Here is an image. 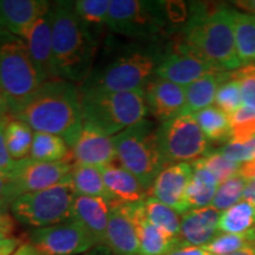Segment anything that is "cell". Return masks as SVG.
Wrapping results in <instances>:
<instances>
[{"label": "cell", "mask_w": 255, "mask_h": 255, "mask_svg": "<svg viewBox=\"0 0 255 255\" xmlns=\"http://www.w3.org/2000/svg\"><path fill=\"white\" fill-rule=\"evenodd\" d=\"M27 47L32 62L44 82L57 79L53 65L52 26L50 11L38 18L21 37Z\"/></svg>", "instance_id": "obj_18"}, {"label": "cell", "mask_w": 255, "mask_h": 255, "mask_svg": "<svg viewBox=\"0 0 255 255\" xmlns=\"http://www.w3.org/2000/svg\"><path fill=\"white\" fill-rule=\"evenodd\" d=\"M70 180H71V184L77 195L103 197V199L110 201L101 168L75 163Z\"/></svg>", "instance_id": "obj_26"}, {"label": "cell", "mask_w": 255, "mask_h": 255, "mask_svg": "<svg viewBox=\"0 0 255 255\" xmlns=\"http://www.w3.org/2000/svg\"><path fill=\"white\" fill-rule=\"evenodd\" d=\"M207 139L213 142H223L231 139V121L227 114L219 108L212 107L193 115Z\"/></svg>", "instance_id": "obj_32"}, {"label": "cell", "mask_w": 255, "mask_h": 255, "mask_svg": "<svg viewBox=\"0 0 255 255\" xmlns=\"http://www.w3.org/2000/svg\"><path fill=\"white\" fill-rule=\"evenodd\" d=\"M159 151L165 163L195 161L206 156L208 139L193 115H180L156 129Z\"/></svg>", "instance_id": "obj_10"}, {"label": "cell", "mask_w": 255, "mask_h": 255, "mask_svg": "<svg viewBox=\"0 0 255 255\" xmlns=\"http://www.w3.org/2000/svg\"><path fill=\"white\" fill-rule=\"evenodd\" d=\"M215 107L231 116L242 108V96L240 82L233 78L228 82H223L220 85L215 97Z\"/></svg>", "instance_id": "obj_37"}, {"label": "cell", "mask_w": 255, "mask_h": 255, "mask_svg": "<svg viewBox=\"0 0 255 255\" xmlns=\"http://www.w3.org/2000/svg\"><path fill=\"white\" fill-rule=\"evenodd\" d=\"M239 175H240L247 183L255 184V158L252 159V161L241 163Z\"/></svg>", "instance_id": "obj_44"}, {"label": "cell", "mask_w": 255, "mask_h": 255, "mask_svg": "<svg viewBox=\"0 0 255 255\" xmlns=\"http://www.w3.org/2000/svg\"><path fill=\"white\" fill-rule=\"evenodd\" d=\"M164 255H210L203 247L196 246H182L176 250L169 252Z\"/></svg>", "instance_id": "obj_46"}, {"label": "cell", "mask_w": 255, "mask_h": 255, "mask_svg": "<svg viewBox=\"0 0 255 255\" xmlns=\"http://www.w3.org/2000/svg\"><path fill=\"white\" fill-rule=\"evenodd\" d=\"M43 83L24 40L0 28V91L7 101L11 116Z\"/></svg>", "instance_id": "obj_6"}, {"label": "cell", "mask_w": 255, "mask_h": 255, "mask_svg": "<svg viewBox=\"0 0 255 255\" xmlns=\"http://www.w3.org/2000/svg\"><path fill=\"white\" fill-rule=\"evenodd\" d=\"M20 245V239L14 237L1 240L0 241V255H12Z\"/></svg>", "instance_id": "obj_45"}, {"label": "cell", "mask_w": 255, "mask_h": 255, "mask_svg": "<svg viewBox=\"0 0 255 255\" xmlns=\"http://www.w3.org/2000/svg\"><path fill=\"white\" fill-rule=\"evenodd\" d=\"M9 117L11 116L0 120V171L6 175H9L15 164V161L8 154L5 141V127Z\"/></svg>", "instance_id": "obj_41"}, {"label": "cell", "mask_w": 255, "mask_h": 255, "mask_svg": "<svg viewBox=\"0 0 255 255\" xmlns=\"http://www.w3.org/2000/svg\"><path fill=\"white\" fill-rule=\"evenodd\" d=\"M255 231V207L246 200L221 213L219 232L226 234H248Z\"/></svg>", "instance_id": "obj_27"}, {"label": "cell", "mask_w": 255, "mask_h": 255, "mask_svg": "<svg viewBox=\"0 0 255 255\" xmlns=\"http://www.w3.org/2000/svg\"><path fill=\"white\" fill-rule=\"evenodd\" d=\"M81 100L84 122L113 137L145 120L148 114L144 91L84 90Z\"/></svg>", "instance_id": "obj_5"}, {"label": "cell", "mask_w": 255, "mask_h": 255, "mask_svg": "<svg viewBox=\"0 0 255 255\" xmlns=\"http://www.w3.org/2000/svg\"><path fill=\"white\" fill-rule=\"evenodd\" d=\"M143 202L136 203L135 207V216L139 237L138 255H164L178 247H182L180 238L168 234L148 221Z\"/></svg>", "instance_id": "obj_23"}, {"label": "cell", "mask_w": 255, "mask_h": 255, "mask_svg": "<svg viewBox=\"0 0 255 255\" xmlns=\"http://www.w3.org/2000/svg\"><path fill=\"white\" fill-rule=\"evenodd\" d=\"M225 81L222 72H212L184 88L186 107L183 114L194 115L215 103L216 92Z\"/></svg>", "instance_id": "obj_25"}, {"label": "cell", "mask_w": 255, "mask_h": 255, "mask_svg": "<svg viewBox=\"0 0 255 255\" xmlns=\"http://www.w3.org/2000/svg\"><path fill=\"white\" fill-rule=\"evenodd\" d=\"M110 210L111 202L103 197L77 195L72 207V220L87 229L95 244H105Z\"/></svg>", "instance_id": "obj_21"}, {"label": "cell", "mask_w": 255, "mask_h": 255, "mask_svg": "<svg viewBox=\"0 0 255 255\" xmlns=\"http://www.w3.org/2000/svg\"><path fill=\"white\" fill-rule=\"evenodd\" d=\"M12 117L23 121L34 132L62 137L71 149L84 123L81 91L71 82L47 81Z\"/></svg>", "instance_id": "obj_1"}, {"label": "cell", "mask_w": 255, "mask_h": 255, "mask_svg": "<svg viewBox=\"0 0 255 255\" xmlns=\"http://www.w3.org/2000/svg\"><path fill=\"white\" fill-rule=\"evenodd\" d=\"M247 182L239 174L237 176L229 178L228 181L219 186L216 195L212 202V207L219 210L220 213L226 212L231 207L240 202L244 197Z\"/></svg>", "instance_id": "obj_34"}, {"label": "cell", "mask_w": 255, "mask_h": 255, "mask_svg": "<svg viewBox=\"0 0 255 255\" xmlns=\"http://www.w3.org/2000/svg\"><path fill=\"white\" fill-rule=\"evenodd\" d=\"M221 213L212 206L190 209L181 218L180 241L182 246L202 247L218 237Z\"/></svg>", "instance_id": "obj_20"}, {"label": "cell", "mask_w": 255, "mask_h": 255, "mask_svg": "<svg viewBox=\"0 0 255 255\" xmlns=\"http://www.w3.org/2000/svg\"><path fill=\"white\" fill-rule=\"evenodd\" d=\"M235 5L237 7L244 9L245 13L255 17V0H239V1H235Z\"/></svg>", "instance_id": "obj_48"}, {"label": "cell", "mask_w": 255, "mask_h": 255, "mask_svg": "<svg viewBox=\"0 0 255 255\" xmlns=\"http://www.w3.org/2000/svg\"><path fill=\"white\" fill-rule=\"evenodd\" d=\"M191 175L193 167L189 162L165 165L149 189L150 196L173 208L178 214H186L190 210L187 202V190Z\"/></svg>", "instance_id": "obj_14"}, {"label": "cell", "mask_w": 255, "mask_h": 255, "mask_svg": "<svg viewBox=\"0 0 255 255\" xmlns=\"http://www.w3.org/2000/svg\"><path fill=\"white\" fill-rule=\"evenodd\" d=\"M50 14L56 77L82 85L95 68L100 40L78 18L75 1L51 4Z\"/></svg>", "instance_id": "obj_2"}, {"label": "cell", "mask_w": 255, "mask_h": 255, "mask_svg": "<svg viewBox=\"0 0 255 255\" xmlns=\"http://www.w3.org/2000/svg\"><path fill=\"white\" fill-rule=\"evenodd\" d=\"M231 139L229 142L242 143L255 136V113L242 107L229 116Z\"/></svg>", "instance_id": "obj_36"}, {"label": "cell", "mask_w": 255, "mask_h": 255, "mask_svg": "<svg viewBox=\"0 0 255 255\" xmlns=\"http://www.w3.org/2000/svg\"><path fill=\"white\" fill-rule=\"evenodd\" d=\"M50 7L51 2L43 0H0V28L21 38Z\"/></svg>", "instance_id": "obj_19"}, {"label": "cell", "mask_w": 255, "mask_h": 255, "mask_svg": "<svg viewBox=\"0 0 255 255\" xmlns=\"http://www.w3.org/2000/svg\"><path fill=\"white\" fill-rule=\"evenodd\" d=\"M73 164L70 158L52 163L25 158L15 161L8 178L14 194L19 197L23 194L40 191L69 181Z\"/></svg>", "instance_id": "obj_11"}, {"label": "cell", "mask_w": 255, "mask_h": 255, "mask_svg": "<svg viewBox=\"0 0 255 255\" xmlns=\"http://www.w3.org/2000/svg\"><path fill=\"white\" fill-rule=\"evenodd\" d=\"M226 158L237 163H245L255 158V136L246 142H228L221 150H219Z\"/></svg>", "instance_id": "obj_40"}, {"label": "cell", "mask_w": 255, "mask_h": 255, "mask_svg": "<svg viewBox=\"0 0 255 255\" xmlns=\"http://www.w3.org/2000/svg\"><path fill=\"white\" fill-rule=\"evenodd\" d=\"M159 57L151 47H121L109 60L95 66L89 78L78 88L81 91H144L155 75Z\"/></svg>", "instance_id": "obj_4"}, {"label": "cell", "mask_w": 255, "mask_h": 255, "mask_svg": "<svg viewBox=\"0 0 255 255\" xmlns=\"http://www.w3.org/2000/svg\"><path fill=\"white\" fill-rule=\"evenodd\" d=\"M253 63H254V64H255V60H254V62H253Z\"/></svg>", "instance_id": "obj_54"}, {"label": "cell", "mask_w": 255, "mask_h": 255, "mask_svg": "<svg viewBox=\"0 0 255 255\" xmlns=\"http://www.w3.org/2000/svg\"><path fill=\"white\" fill-rule=\"evenodd\" d=\"M33 130L23 121L9 117L5 127V141L8 154L14 161L30 157Z\"/></svg>", "instance_id": "obj_29"}, {"label": "cell", "mask_w": 255, "mask_h": 255, "mask_svg": "<svg viewBox=\"0 0 255 255\" xmlns=\"http://www.w3.org/2000/svg\"><path fill=\"white\" fill-rule=\"evenodd\" d=\"M101 169L113 203H138L146 199L148 190L122 165L111 163Z\"/></svg>", "instance_id": "obj_22"}, {"label": "cell", "mask_w": 255, "mask_h": 255, "mask_svg": "<svg viewBox=\"0 0 255 255\" xmlns=\"http://www.w3.org/2000/svg\"><path fill=\"white\" fill-rule=\"evenodd\" d=\"M76 194L71 180L47 189L23 194L11 206L13 218L23 225L44 228L72 220Z\"/></svg>", "instance_id": "obj_8"}, {"label": "cell", "mask_w": 255, "mask_h": 255, "mask_svg": "<svg viewBox=\"0 0 255 255\" xmlns=\"http://www.w3.org/2000/svg\"><path fill=\"white\" fill-rule=\"evenodd\" d=\"M235 44L242 65L255 60V17L245 12L234 11Z\"/></svg>", "instance_id": "obj_31"}, {"label": "cell", "mask_w": 255, "mask_h": 255, "mask_svg": "<svg viewBox=\"0 0 255 255\" xmlns=\"http://www.w3.org/2000/svg\"><path fill=\"white\" fill-rule=\"evenodd\" d=\"M193 175L187 190L189 209H199L212 206L220 183L216 177L202 164L201 159L191 162Z\"/></svg>", "instance_id": "obj_24"}, {"label": "cell", "mask_w": 255, "mask_h": 255, "mask_svg": "<svg viewBox=\"0 0 255 255\" xmlns=\"http://www.w3.org/2000/svg\"><path fill=\"white\" fill-rule=\"evenodd\" d=\"M143 206L149 222L173 237H180L181 218L177 212L151 196L146 197Z\"/></svg>", "instance_id": "obj_33"}, {"label": "cell", "mask_w": 255, "mask_h": 255, "mask_svg": "<svg viewBox=\"0 0 255 255\" xmlns=\"http://www.w3.org/2000/svg\"><path fill=\"white\" fill-rule=\"evenodd\" d=\"M229 255H255V250L253 248V246H246L242 248V250Z\"/></svg>", "instance_id": "obj_51"}, {"label": "cell", "mask_w": 255, "mask_h": 255, "mask_svg": "<svg viewBox=\"0 0 255 255\" xmlns=\"http://www.w3.org/2000/svg\"><path fill=\"white\" fill-rule=\"evenodd\" d=\"M14 227L15 222L13 216L9 215L8 213H1L0 214V241L12 238Z\"/></svg>", "instance_id": "obj_43"}, {"label": "cell", "mask_w": 255, "mask_h": 255, "mask_svg": "<svg viewBox=\"0 0 255 255\" xmlns=\"http://www.w3.org/2000/svg\"><path fill=\"white\" fill-rule=\"evenodd\" d=\"M212 72H216V70L209 63L181 44L159 57L155 76L186 88Z\"/></svg>", "instance_id": "obj_13"}, {"label": "cell", "mask_w": 255, "mask_h": 255, "mask_svg": "<svg viewBox=\"0 0 255 255\" xmlns=\"http://www.w3.org/2000/svg\"><path fill=\"white\" fill-rule=\"evenodd\" d=\"M40 162H60L70 158V146L62 137L45 132H34L30 157Z\"/></svg>", "instance_id": "obj_30"}, {"label": "cell", "mask_w": 255, "mask_h": 255, "mask_svg": "<svg viewBox=\"0 0 255 255\" xmlns=\"http://www.w3.org/2000/svg\"><path fill=\"white\" fill-rule=\"evenodd\" d=\"M237 75L241 87L242 107L255 113V64H247Z\"/></svg>", "instance_id": "obj_39"}, {"label": "cell", "mask_w": 255, "mask_h": 255, "mask_svg": "<svg viewBox=\"0 0 255 255\" xmlns=\"http://www.w3.org/2000/svg\"><path fill=\"white\" fill-rule=\"evenodd\" d=\"M148 113L164 123L183 114L186 107L184 88L157 76H152L144 89Z\"/></svg>", "instance_id": "obj_17"}, {"label": "cell", "mask_w": 255, "mask_h": 255, "mask_svg": "<svg viewBox=\"0 0 255 255\" xmlns=\"http://www.w3.org/2000/svg\"><path fill=\"white\" fill-rule=\"evenodd\" d=\"M11 116V113H9V108L7 104V101L4 97V95L0 91V120L5 119V117Z\"/></svg>", "instance_id": "obj_50"}, {"label": "cell", "mask_w": 255, "mask_h": 255, "mask_svg": "<svg viewBox=\"0 0 255 255\" xmlns=\"http://www.w3.org/2000/svg\"><path fill=\"white\" fill-rule=\"evenodd\" d=\"M15 199L17 195L14 194L8 176L0 178V214L7 213V209L11 208Z\"/></svg>", "instance_id": "obj_42"}, {"label": "cell", "mask_w": 255, "mask_h": 255, "mask_svg": "<svg viewBox=\"0 0 255 255\" xmlns=\"http://www.w3.org/2000/svg\"><path fill=\"white\" fill-rule=\"evenodd\" d=\"M200 159L202 164L214 175L220 184L228 181L229 178L237 176L240 170V163L226 158L220 151L212 152Z\"/></svg>", "instance_id": "obj_38"}, {"label": "cell", "mask_w": 255, "mask_h": 255, "mask_svg": "<svg viewBox=\"0 0 255 255\" xmlns=\"http://www.w3.org/2000/svg\"><path fill=\"white\" fill-rule=\"evenodd\" d=\"M114 139L121 165L149 191L156 176L167 164L159 151L152 123L143 120L117 133Z\"/></svg>", "instance_id": "obj_7"}, {"label": "cell", "mask_w": 255, "mask_h": 255, "mask_svg": "<svg viewBox=\"0 0 255 255\" xmlns=\"http://www.w3.org/2000/svg\"><path fill=\"white\" fill-rule=\"evenodd\" d=\"M30 244L46 255H78L96 245L87 229L75 220L34 229Z\"/></svg>", "instance_id": "obj_12"}, {"label": "cell", "mask_w": 255, "mask_h": 255, "mask_svg": "<svg viewBox=\"0 0 255 255\" xmlns=\"http://www.w3.org/2000/svg\"><path fill=\"white\" fill-rule=\"evenodd\" d=\"M6 176H8V175L4 174V173H2V171H0V178H2V177H6Z\"/></svg>", "instance_id": "obj_52"}, {"label": "cell", "mask_w": 255, "mask_h": 255, "mask_svg": "<svg viewBox=\"0 0 255 255\" xmlns=\"http://www.w3.org/2000/svg\"><path fill=\"white\" fill-rule=\"evenodd\" d=\"M252 246H253V248L255 250V240H254V242H253V245H252Z\"/></svg>", "instance_id": "obj_53"}, {"label": "cell", "mask_w": 255, "mask_h": 255, "mask_svg": "<svg viewBox=\"0 0 255 255\" xmlns=\"http://www.w3.org/2000/svg\"><path fill=\"white\" fill-rule=\"evenodd\" d=\"M242 200L248 201V202H251L252 205L255 207V184L254 183H247V187L246 189H245Z\"/></svg>", "instance_id": "obj_49"}, {"label": "cell", "mask_w": 255, "mask_h": 255, "mask_svg": "<svg viewBox=\"0 0 255 255\" xmlns=\"http://www.w3.org/2000/svg\"><path fill=\"white\" fill-rule=\"evenodd\" d=\"M76 164L103 168L117 158L113 136L107 135L92 124L84 122L78 138L71 148Z\"/></svg>", "instance_id": "obj_16"}, {"label": "cell", "mask_w": 255, "mask_h": 255, "mask_svg": "<svg viewBox=\"0 0 255 255\" xmlns=\"http://www.w3.org/2000/svg\"><path fill=\"white\" fill-rule=\"evenodd\" d=\"M136 203H113L105 244L116 255H138L139 237L135 216Z\"/></svg>", "instance_id": "obj_15"}, {"label": "cell", "mask_w": 255, "mask_h": 255, "mask_svg": "<svg viewBox=\"0 0 255 255\" xmlns=\"http://www.w3.org/2000/svg\"><path fill=\"white\" fill-rule=\"evenodd\" d=\"M255 240V231L248 234H220L209 244L202 246L210 255H229L252 246Z\"/></svg>", "instance_id": "obj_35"}, {"label": "cell", "mask_w": 255, "mask_h": 255, "mask_svg": "<svg viewBox=\"0 0 255 255\" xmlns=\"http://www.w3.org/2000/svg\"><path fill=\"white\" fill-rule=\"evenodd\" d=\"M183 44L216 71H233L242 66L235 44L234 9L222 7L194 14L184 32Z\"/></svg>", "instance_id": "obj_3"}, {"label": "cell", "mask_w": 255, "mask_h": 255, "mask_svg": "<svg viewBox=\"0 0 255 255\" xmlns=\"http://www.w3.org/2000/svg\"><path fill=\"white\" fill-rule=\"evenodd\" d=\"M162 4L143 0H111L108 27L120 36L152 39L165 25L167 13Z\"/></svg>", "instance_id": "obj_9"}, {"label": "cell", "mask_w": 255, "mask_h": 255, "mask_svg": "<svg viewBox=\"0 0 255 255\" xmlns=\"http://www.w3.org/2000/svg\"><path fill=\"white\" fill-rule=\"evenodd\" d=\"M12 255H46L44 254L43 252H40L38 248H36L33 245L30 244V242H25V244H21L20 246L18 247V250L14 252Z\"/></svg>", "instance_id": "obj_47"}, {"label": "cell", "mask_w": 255, "mask_h": 255, "mask_svg": "<svg viewBox=\"0 0 255 255\" xmlns=\"http://www.w3.org/2000/svg\"><path fill=\"white\" fill-rule=\"evenodd\" d=\"M111 0H78L75 9L89 32L100 40L104 26H108Z\"/></svg>", "instance_id": "obj_28"}]
</instances>
